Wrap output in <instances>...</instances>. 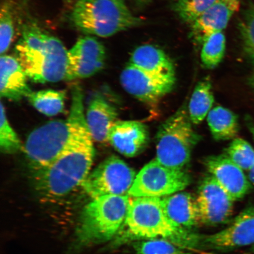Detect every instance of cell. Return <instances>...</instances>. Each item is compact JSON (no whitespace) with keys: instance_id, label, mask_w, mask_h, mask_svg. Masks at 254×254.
<instances>
[{"instance_id":"1","label":"cell","mask_w":254,"mask_h":254,"mask_svg":"<svg viewBox=\"0 0 254 254\" xmlns=\"http://www.w3.org/2000/svg\"><path fill=\"white\" fill-rule=\"evenodd\" d=\"M93 139L87 125L72 144L45 167L35 170L34 188L41 197L57 200L81 186L90 173L94 158Z\"/></svg>"},{"instance_id":"2","label":"cell","mask_w":254,"mask_h":254,"mask_svg":"<svg viewBox=\"0 0 254 254\" xmlns=\"http://www.w3.org/2000/svg\"><path fill=\"white\" fill-rule=\"evenodd\" d=\"M123 228L115 245L136 240L165 239L184 248L201 247V237L167 217L161 198L130 197Z\"/></svg>"},{"instance_id":"3","label":"cell","mask_w":254,"mask_h":254,"mask_svg":"<svg viewBox=\"0 0 254 254\" xmlns=\"http://www.w3.org/2000/svg\"><path fill=\"white\" fill-rule=\"evenodd\" d=\"M28 78L37 83L66 80L68 50L58 38L28 22L15 49Z\"/></svg>"},{"instance_id":"4","label":"cell","mask_w":254,"mask_h":254,"mask_svg":"<svg viewBox=\"0 0 254 254\" xmlns=\"http://www.w3.org/2000/svg\"><path fill=\"white\" fill-rule=\"evenodd\" d=\"M86 125L83 95L80 88L75 87L68 119L51 121L34 129L27 138L24 151L34 170L49 166L55 161L72 144Z\"/></svg>"},{"instance_id":"5","label":"cell","mask_w":254,"mask_h":254,"mask_svg":"<svg viewBox=\"0 0 254 254\" xmlns=\"http://www.w3.org/2000/svg\"><path fill=\"white\" fill-rule=\"evenodd\" d=\"M70 19L79 31L100 37L112 36L142 23L123 0H78Z\"/></svg>"},{"instance_id":"6","label":"cell","mask_w":254,"mask_h":254,"mask_svg":"<svg viewBox=\"0 0 254 254\" xmlns=\"http://www.w3.org/2000/svg\"><path fill=\"white\" fill-rule=\"evenodd\" d=\"M129 199L128 195H106L85 206L76 231L79 245L106 243L118 234L126 220Z\"/></svg>"},{"instance_id":"7","label":"cell","mask_w":254,"mask_h":254,"mask_svg":"<svg viewBox=\"0 0 254 254\" xmlns=\"http://www.w3.org/2000/svg\"><path fill=\"white\" fill-rule=\"evenodd\" d=\"M191 123L184 106L161 125L157 135L159 163L176 169H183L188 164L199 137Z\"/></svg>"},{"instance_id":"8","label":"cell","mask_w":254,"mask_h":254,"mask_svg":"<svg viewBox=\"0 0 254 254\" xmlns=\"http://www.w3.org/2000/svg\"><path fill=\"white\" fill-rule=\"evenodd\" d=\"M190 180L184 169L165 166L155 159L136 175L128 195L130 197H164L182 191Z\"/></svg>"},{"instance_id":"9","label":"cell","mask_w":254,"mask_h":254,"mask_svg":"<svg viewBox=\"0 0 254 254\" xmlns=\"http://www.w3.org/2000/svg\"><path fill=\"white\" fill-rule=\"evenodd\" d=\"M135 172L118 157L112 155L95 168L82 184L93 199L106 195L128 194L136 178Z\"/></svg>"},{"instance_id":"10","label":"cell","mask_w":254,"mask_h":254,"mask_svg":"<svg viewBox=\"0 0 254 254\" xmlns=\"http://www.w3.org/2000/svg\"><path fill=\"white\" fill-rule=\"evenodd\" d=\"M123 87L142 102L154 104L172 91L176 78L151 74L129 63L120 75Z\"/></svg>"},{"instance_id":"11","label":"cell","mask_w":254,"mask_h":254,"mask_svg":"<svg viewBox=\"0 0 254 254\" xmlns=\"http://www.w3.org/2000/svg\"><path fill=\"white\" fill-rule=\"evenodd\" d=\"M196 199L201 224H224L233 214L234 201L212 176L202 181Z\"/></svg>"},{"instance_id":"12","label":"cell","mask_w":254,"mask_h":254,"mask_svg":"<svg viewBox=\"0 0 254 254\" xmlns=\"http://www.w3.org/2000/svg\"><path fill=\"white\" fill-rule=\"evenodd\" d=\"M106 61L103 44L94 37H82L68 51L66 80L90 77L104 68Z\"/></svg>"},{"instance_id":"13","label":"cell","mask_w":254,"mask_h":254,"mask_svg":"<svg viewBox=\"0 0 254 254\" xmlns=\"http://www.w3.org/2000/svg\"><path fill=\"white\" fill-rule=\"evenodd\" d=\"M251 245H254V205L244 209L225 229L202 236L201 243V246L221 251Z\"/></svg>"},{"instance_id":"14","label":"cell","mask_w":254,"mask_h":254,"mask_svg":"<svg viewBox=\"0 0 254 254\" xmlns=\"http://www.w3.org/2000/svg\"><path fill=\"white\" fill-rule=\"evenodd\" d=\"M204 164L209 173L217 181L234 201L243 199L252 185L243 170L233 163L226 154L205 159Z\"/></svg>"},{"instance_id":"15","label":"cell","mask_w":254,"mask_h":254,"mask_svg":"<svg viewBox=\"0 0 254 254\" xmlns=\"http://www.w3.org/2000/svg\"><path fill=\"white\" fill-rule=\"evenodd\" d=\"M241 0H215L190 26V37L202 44L211 34L223 31L233 15L240 9Z\"/></svg>"},{"instance_id":"16","label":"cell","mask_w":254,"mask_h":254,"mask_svg":"<svg viewBox=\"0 0 254 254\" xmlns=\"http://www.w3.org/2000/svg\"><path fill=\"white\" fill-rule=\"evenodd\" d=\"M148 141L147 127L136 121H117L109 136L111 145L127 157H134L140 154Z\"/></svg>"},{"instance_id":"17","label":"cell","mask_w":254,"mask_h":254,"mask_svg":"<svg viewBox=\"0 0 254 254\" xmlns=\"http://www.w3.org/2000/svg\"><path fill=\"white\" fill-rule=\"evenodd\" d=\"M0 72V94L2 97L18 101L31 93L27 84L26 72L16 57L1 56Z\"/></svg>"},{"instance_id":"18","label":"cell","mask_w":254,"mask_h":254,"mask_svg":"<svg viewBox=\"0 0 254 254\" xmlns=\"http://www.w3.org/2000/svg\"><path fill=\"white\" fill-rule=\"evenodd\" d=\"M117 111L103 95H95L87 108L85 121L93 141H109L111 128L117 122Z\"/></svg>"},{"instance_id":"19","label":"cell","mask_w":254,"mask_h":254,"mask_svg":"<svg viewBox=\"0 0 254 254\" xmlns=\"http://www.w3.org/2000/svg\"><path fill=\"white\" fill-rule=\"evenodd\" d=\"M161 199L165 213L174 223L186 229L201 224L196 199L190 193L181 191Z\"/></svg>"},{"instance_id":"20","label":"cell","mask_w":254,"mask_h":254,"mask_svg":"<svg viewBox=\"0 0 254 254\" xmlns=\"http://www.w3.org/2000/svg\"><path fill=\"white\" fill-rule=\"evenodd\" d=\"M129 63L152 74L175 77L174 65L170 57L163 50L150 44L136 48Z\"/></svg>"},{"instance_id":"21","label":"cell","mask_w":254,"mask_h":254,"mask_svg":"<svg viewBox=\"0 0 254 254\" xmlns=\"http://www.w3.org/2000/svg\"><path fill=\"white\" fill-rule=\"evenodd\" d=\"M207 122L212 136L216 140H228L236 136L239 129L237 117L231 111L222 106L212 109Z\"/></svg>"},{"instance_id":"22","label":"cell","mask_w":254,"mask_h":254,"mask_svg":"<svg viewBox=\"0 0 254 254\" xmlns=\"http://www.w3.org/2000/svg\"><path fill=\"white\" fill-rule=\"evenodd\" d=\"M214 101L210 81L206 79L199 82L193 92L189 106V114L192 123L198 125L204 120L211 110Z\"/></svg>"},{"instance_id":"23","label":"cell","mask_w":254,"mask_h":254,"mask_svg":"<svg viewBox=\"0 0 254 254\" xmlns=\"http://www.w3.org/2000/svg\"><path fill=\"white\" fill-rule=\"evenodd\" d=\"M27 98L35 109L47 116H56L64 109L65 93L62 91H32Z\"/></svg>"},{"instance_id":"24","label":"cell","mask_w":254,"mask_h":254,"mask_svg":"<svg viewBox=\"0 0 254 254\" xmlns=\"http://www.w3.org/2000/svg\"><path fill=\"white\" fill-rule=\"evenodd\" d=\"M202 46L201 59L203 65L208 69L215 68L223 59L226 49V39L223 31L211 34Z\"/></svg>"},{"instance_id":"25","label":"cell","mask_w":254,"mask_h":254,"mask_svg":"<svg viewBox=\"0 0 254 254\" xmlns=\"http://www.w3.org/2000/svg\"><path fill=\"white\" fill-rule=\"evenodd\" d=\"M215 0H174L173 9L179 17L191 25Z\"/></svg>"},{"instance_id":"26","label":"cell","mask_w":254,"mask_h":254,"mask_svg":"<svg viewBox=\"0 0 254 254\" xmlns=\"http://www.w3.org/2000/svg\"><path fill=\"white\" fill-rule=\"evenodd\" d=\"M15 34L14 17L11 2L4 1L0 12V53L5 55L10 47Z\"/></svg>"},{"instance_id":"27","label":"cell","mask_w":254,"mask_h":254,"mask_svg":"<svg viewBox=\"0 0 254 254\" xmlns=\"http://www.w3.org/2000/svg\"><path fill=\"white\" fill-rule=\"evenodd\" d=\"M226 155L243 170L250 171L254 164V148L242 138H235L226 151Z\"/></svg>"},{"instance_id":"28","label":"cell","mask_w":254,"mask_h":254,"mask_svg":"<svg viewBox=\"0 0 254 254\" xmlns=\"http://www.w3.org/2000/svg\"><path fill=\"white\" fill-rule=\"evenodd\" d=\"M0 148L4 154L17 153L23 148L20 139L9 123L4 105L1 103Z\"/></svg>"},{"instance_id":"29","label":"cell","mask_w":254,"mask_h":254,"mask_svg":"<svg viewBox=\"0 0 254 254\" xmlns=\"http://www.w3.org/2000/svg\"><path fill=\"white\" fill-rule=\"evenodd\" d=\"M137 254H193L181 249L170 241L165 239L144 240L134 244Z\"/></svg>"},{"instance_id":"30","label":"cell","mask_w":254,"mask_h":254,"mask_svg":"<svg viewBox=\"0 0 254 254\" xmlns=\"http://www.w3.org/2000/svg\"><path fill=\"white\" fill-rule=\"evenodd\" d=\"M240 30L244 50L254 62V5L247 11L241 21Z\"/></svg>"},{"instance_id":"31","label":"cell","mask_w":254,"mask_h":254,"mask_svg":"<svg viewBox=\"0 0 254 254\" xmlns=\"http://www.w3.org/2000/svg\"><path fill=\"white\" fill-rule=\"evenodd\" d=\"M248 126L249 127V129L251 133H252L254 141V125L249 121V122H248ZM249 178L251 183L253 184L254 185V164L253 167L251 168L250 171H249Z\"/></svg>"},{"instance_id":"32","label":"cell","mask_w":254,"mask_h":254,"mask_svg":"<svg viewBox=\"0 0 254 254\" xmlns=\"http://www.w3.org/2000/svg\"><path fill=\"white\" fill-rule=\"evenodd\" d=\"M252 84L254 85V74L253 75V77L252 78Z\"/></svg>"},{"instance_id":"33","label":"cell","mask_w":254,"mask_h":254,"mask_svg":"<svg viewBox=\"0 0 254 254\" xmlns=\"http://www.w3.org/2000/svg\"><path fill=\"white\" fill-rule=\"evenodd\" d=\"M252 250H253V252H254V245L253 246V247L252 248Z\"/></svg>"},{"instance_id":"34","label":"cell","mask_w":254,"mask_h":254,"mask_svg":"<svg viewBox=\"0 0 254 254\" xmlns=\"http://www.w3.org/2000/svg\"><path fill=\"white\" fill-rule=\"evenodd\" d=\"M123 1H124V0H123Z\"/></svg>"}]
</instances>
